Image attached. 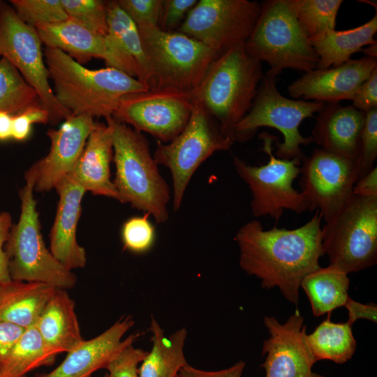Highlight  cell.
<instances>
[{"instance_id": "48", "label": "cell", "mask_w": 377, "mask_h": 377, "mask_svg": "<svg viewBox=\"0 0 377 377\" xmlns=\"http://www.w3.org/2000/svg\"><path fill=\"white\" fill-rule=\"evenodd\" d=\"M12 114L0 112V140L12 138Z\"/></svg>"}, {"instance_id": "29", "label": "cell", "mask_w": 377, "mask_h": 377, "mask_svg": "<svg viewBox=\"0 0 377 377\" xmlns=\"http://www.w3.org/2000/svg\"><path fill=\"white\" fill-rule=\"evenodd\" d=\"M348 274L329 265L304 276L300 288L306 293L314 316H320L343 306L348 295Z\"/></svg>"}, {"instance_id": "49", "label": "cell", "mask_w": 377, "mask_h": 377, "mask_svg": "<svg viewBox=\"0 0 377 377\" xmlns=\"http://www.w3.org/2000/svg\"><path fill=\"white\" fill-rule=\"evenodd\" d=\"M376 43L369 45V47L363 48L362 52H363L367 57H370L372 58L376 59L377 57V45Z\"/></svg>"}, {"instance_id": "38", "label": "cell", "mask_w": 377, "mask_h": 377, "mask_svg": "<svg viewBox=\"0 0 377 377\" xmlns=\"http://www.w3.org/2000/svg\"><path fill=\"white\" fill-rule=\"evenodd\" d=\"M138 28L158 27L163 0H117Z\"/></svg>"}, {"instance_id": "16", "label": "cell", "mask_w": 377, "mask_h": 377, "mask_svg": "<svg viewBox=\"0 0 377 377\" xmlns=\"http://www.w3.org/2000/svg\"><path fill=\"white\" fill-rule=\"evenodd\" d=\"M263 322L269 334L262 348L266 357L260 367L266 377H325L312 371L316 360L306 343V326L298 309L284 323L273 316H265Z\"/></svg>"}, {"instance_id": "51", "label": "cell", "mask_w": 377, "mask_h": 377, "mask_svg": "<svg viewBox=\"0 0 377 377\" xmlns=\"http://www.w3.org/2000/svg\"><path fill=\"white\" fill-rule=\"evenodd\" d=\"M24 377H27V376H24Z\"/></svg>"}, {"instance_id": "37", "label": "cell", "mask_w": 377, "mask_h": 377, "mask_svg": "<svg viewBox=\"0 0 377 377\" xmlns=\"http://www.w3.org/2000/svg\"><path fill=\"white\" fill-rule=\"evenodd\" d=\"M364 124L360 139L357 159L359 178L374 167L377 157V107L364 113Z\"/></svg>"}, {"instance_id": "35", "label": "cell", "mask_w": 377, "mask_h": 377, "mask_svg": "<svg viewBox=\"0 0 377 377\" xmlns=\"http://www.w3.org/2000/svg\"><path fill=\"white\" fill-rule=\"evenodd\" d=\"M68 18L93 31L107 36L108 1L103 0H61Z\"/></svg>"}, {"instance_id": "2", "label": "cell", "mask_w": 377, "mask_h": 377, "mask_svg": "<svg viewBox=\"0 0 377 377\" xmlns=\"http://www.w3.org/2000/svg\"><path fill=\"white\" fill-rule=\"evenodd\" d=\"M49 79L60 105L71 115L112 117L126 96L149 88L138 79L112 67L91 70L58 49H44Z\"/></svg>"}, {"instance_id": "1", "label": "cell", "mask_w": 377, "mask_h": 377, "mask_svg": "<svg viewBox=\"0 0 377 377\" xmlns=\"http://www.w3.org/2000/svg\"><path fill=\"white\" fill-rule=\"evenodd\" d=\"M322 219L317 211L304 225L291 230L274 226L267 230L258 220L246 222L235 237L240 267L259 279L262 288L276 287L297 305L302 279L320 267Z\"/></svg>"}, {"instance_id": "19", "label": "cell", "mask_w": 377, "mask_h": 377, "mask_svg": "<svg viewBox=\"0 0 377 377\" xmlns=\"http://www.w3.org/2000/svg\"><path fill=\"white\" fill-rule=\"evenodd\" d=\"M133 325L131 316L121 318L101 334L84 339L54 369L36 377H91L96 371L105 369L124 348L133 344L142 334L135 332L123 339Z\"/></svg>"}, {"instance_id": "21", "label": "cell", "mask_w": 377, "mask_h": 377, "mask_svg": "<svg viewBox=\"0 0 377 377\" xmlns=\"http://www.w3.org/2000/svg\"><path fill=\"white\" fill-rule=\"evenodd\" d=\"M46 47L60 50L83 65L93 58L103 59L107 67L124 73V65L107 36L91 31L68 18L36 28Z\"/></svg>"}, {"instance_id": "45", "label": "cell", "mask_w": 377, "mask_h": 377, "mask_svg": "<svg viewBox=\"0 0 377 377\" xmlns=\"http://www.w3.org/2000/svg\"><path fill=\"white\" fill-rule=\"evenodd\" d=\"M348 311V320L350 325L359 319H367L374 323L377 321V306L374 304H362L348 297L344 306Z\"/></svg>"}, {"instance_id": "14", "label": "cell", "mask_w": 377, "mask_h": 377, "mask_svg": "<svg viewBox=\"0 0 377 377\" xmlns=\"http://www.w3.org/2000/svg\"><path fill=\"white\" fill-rule=\"evenodd\" d=\"M195 101V90L148 89L124 96L112 117L167 143L183 131Z\"/></svg>"}, {"instance_id": "25", "label": "cell", "mask_w": 377, "mask_h": 377, "mask_svg": "<svg viewBox=\"0 0 377 377\" xmlns=\"http://www.w3.org/2000/svg\"><path fill=\"white\" fill-rule=\"evenodd\" d=\"M57 289L44 283L15 280L0 284V320L24 329L34 326Z\"/></svg>"}, {"instance_id": "15", "label": "cell", "mask_w": 377, "mask_h": 377, "mask_svg": "<svg viewBox=\"0 0 377 377\" xmlns=\"http://www.w3.org/2000/svg\"><path fill=\"white\" fill-rule=\"evenodd\" d=\"M300 175V193L307 211L317 209L325 223L350 199L359 178L356 161L320 148L304 156Z\"/></svg>"}, {"instance_id": "17", "label": "cell", "mask_w": 377, "mask_h": 377, "mask_svg": "<svg viewBox=\"0 0 377 377\" xmlns=\"http://www.w3.org/2000/svg\"><path fill=\"white\" fill-rule=\"evenodd\" d=\"M94 119L88 115H71L58 129L47 131L48 154L33 164L24 175L34 180V191H49L69 175L96 126Z\"/></svg>"}, {"instance_id": "52", "label": "cell", "mask_w": 377, "mask_h": 377, "mask_svg": "<svg viewBox=\"0 0 377 377\" xmlns=\"http://www.w3.org/2000/svg\"><path fill=\"white\" fill-rule=\"evenodd\" d=\"M1 2V1H0Z\"/></svg>"}, {"instance_id": "33", "label": "cell", "mask_w": 377, "mask_h": 377, "mask_svg": "<svg viewBox=\"0 0 377 377\" xmlns=\"http://www.w3.org/2000/svg\"><path fill=\"white\" fill-rule=\"evenodd\" d=\"M302 29L312 38L335 30L342 0H288Z\"/></svg>"}, {"instance_id": "3", "label": "cell", "mask_w": 377, "mask_h": 377, "mask_svg": "<svg viewBox=\"0 0 377 377\" xmlns=\"http://www.w3.org/2000/svg\"><path fill=\"white\" fill-rule=\"evenodd\" d=\"M263 77L262 63L248 53L243 43L216 57L195 90L196 99L232 145L235 126L249 111Z\"/></svg>"}, {"instance_id": "10", "label": "cell", "mask_w": 377, "mask_h": 377, "mask_svg": "<svg viewBox=\"0 0 377 377\" xmlns=\"http://www.w3.org/2000/svg\"><path fill=\"white\" fill-rule=\"evenodd\" d=\"M261 149L269 156L266 164L251 165L234 156L233 165L239 177L248 185L252 199L251 212L255 217L269 216L277 222L285 209L301 214L307 211L301 193L293 184L300 175L301 158L282 159L273 154L276 138L267 132L259 134Z\"/></svg>"}, {"instance_id": "40", "label": "cell", "mask_w": 377, "mask_h": 377, "mask_svg": "<svg viewBox=\"0 0 377 377\" xmlns=\"http://www.w3.org/2000/svg\"><path fill=\"white\" fill-rule=\"evenodd\" d=\"M50 121V114L42 104L32 106L13 116L12 138L24 140L31 133L32 124H46Z\"/></svg>"}, {"instance_id": "39", "label": "cell", "mask_w": 377, "mask_h": 377, "mask_svg": "<svg viewBox=\"0 0 377 377\" xmlns=\"http://www.w3.org/2000/svg\"><path fill=\"white\" fill-rule=\"evenodd\" d=\"M148 353L131 344L124 348L107 366L110 377H139L138 367Z\"/></svg>"}, {"instance_id": "9", "label": "cell", "mask_w": 377, "mask_h": 377, "mask_svg": "<svg viewBox=\"0 0 377 377\" xmlns=\"http://www.w3.org/2000/svg\"><path fill=\"white\" fill-rule=\"evenodd\" d=\"M322 247L330 265L347 274L377 263V196L353 194L322 227Z\"/></svg>"}, {"instance_id": "27", "label": "cell", "mask_w": 377, "mask_h": 377, "mask_svg": "<svg viewBox=\"0 0 377 377\" xmlns=\"http://www.w3.org/2000/svg\"><path fill=\"white\" fill-rule=\"evenodd\" d=\"M377 11L366 23L348 30L329 31L309 38L318 58L317 68L325 69L339 66L350 57L362 52L363 47L376 43Z\"/></svg>"}, {"instance_id": "42", "label": "cell", "mask_w": 377, "mask_h": 377, "mask_svg": "<svg viewBox=\"0 0 377 377\" xmlns=\"http://www.w3.org/2000/svg\"><path fill=\"white\" fill-rule=\"evenodd\" d=\"M350 101L355 108L364 113L377 107V68L361 84Z\"/></svg>"}, {"instance_id": "28", "label": "cell", "mask_w": 377, "mask_h": 377, "mask_svg": "<svg viewBox=\"0 0 377 377\" xmlns=\"http://www.w3.org/2000/svg\"><path fill=\"white\" fill-rule=\"evenodd\" d=\"M149 331L152 347L138 367L139 377H178L180 370L188 364L184 352L186 329L180 328L167 336L151 316Z\"/></svg>"}, {"instance_id": "7", "label": "cell", "mask_w": 377, "mask_h": 377, "mask_svg": "<svg viewBox=\"0 0 377 377\" xmlns=\"http://www.w3.org/2000/svg\"><path fill=\"white\" fill-rule=\"evenodd\" d=\"M138 29L150 74L149 89L196 90L216 55L179 31L157 26Z\"/></svg>"}, {"instance_id": "36", "label": "cell", "mask_w": 377, "mask_h": 377, "mask_svg": "<svg viewBox=\"0 0 377 377\" xmlns=\"http://www.w3.org/2000/svg\"><path fill=\"white\" fill-rule=\"evenodd\" d=\"M145 214L126 220L121 228V237L124 248L134 253H144L153 246L156 232L154 226Z\"/></svg>"}, {"instance_id": "4", "label": "cell", "mask_w": 377, "mask_h": 377, "mask_svg": "<svg viewBox=\"0 0 377 377\" xmlns=\"http://www.w3.org/2000/svg\"><path fill=\"white\" fill-rule=\"evenodd\" d=\"M112 130L114 185L118 201L152 216L156 222L168 221L170 188L159 172L144 135L112 117L105 119Z\"/></svg>"}, {"instance_id": "31", "label": "cell", "mask_w": 377, "mask_h": 377, "mask_svg": "<svg viewBox=\"0 0 377 377\" xmlns=\"http://www.w3.org/2000/svg\"><path fill=\"white\" fill-rule=\"evenodd\" d=\"M56 355L42 339L36 327L24 329L13 348L0 362V377H24L42 366L50 365Z\"/></svg>"}, {"instance_id": "11", "label": "cell", "mask_w": 377, "mask_h": 377, "mask_svg": "<svg viewBox=\"0 0 377 377\" xmlns=\"http://www.w3.org/2000/svg\"><path fill=\"white\" fill-rule=\"evenodd\" d=\"M232 144L221 135L219 125L205 107L195 101L183 131L167 143L158 142L153 157L172 175L173 209L180 208L186 189L198 167L214 152L228 150Z\"/></svg>"}, {"instance_id": "50", "label": "cell", "mask_w": 377, "mask_h": 377, "mask_svg": "<svg viewBox=\"0 0 377 377\" xmlns=\"http://www.w3.org/2000/svg\"><path fill=\"white\" fill-rule=\"evenodd\" d=\"M102 377H110V376H109L108 374L107 373V374H105L103 376H102Z\"/></svg>"}, {"instance_id": "43", "label": "cell", "mask_w": 377, "mask_h": 377, "mask_svg": "<svg viewBox=\"0 0 377 377\" xmlns=\"http://www.w3.org/2000/svg\"><path fill=\"white\" fill-rule=\"evenodd\" d=\"M245 366V362L239 361L228 368L207 371L193 367L188 363L180 370L178 377H242Z\"/></svg>"}, {"instance_id": "24", "label": "cell", "mask_w": 377, "mask_h": 377, "mask_svg": "<svg viewBox=\"0 0 377 377\" xmlns=\"http://www.w3.org/2000/svg\"><path fill=\"white\" fill-rule=\"evenodd\" d=\"M35 327L46 347L56 356L68 353L84 340L75 302L64 289H57L50 299Z\"/></svg>"}, {"instance_id": "26", "label": "cell", "mask_w": 377, "mask_h": 377, "mask_svg": "<svg viewBox=\"0 0 377 377\" xmlns=\"http://www.w3.org/2000/svg\"><path fill=\"white\" fill-rule=\"evenodd\" d=\"M107 36L121 59L126 73L149 89L150 74L137 26L117 0L108 1Z\"/></svg>"}, {"instance_id": "8", "label": "cell", "mask_w": 377, "mask_h": 377, "mask_svg": "<svg viewBox=\"0 0 377 377\" xmlns=\"http://www.w3.org/2000/svg\"><path fill=\"white\" fill-rule=\"evenodd\" d=\"M324 105L283 96L276 87V77L266 72L249 111L235 126V140L244 142L252 139L261 127L274 128L283 137L282 142L276 143L274 155L282 159H302L301 146L313 140L303 136L299 127L304 119L320 112Z\"/></svg>"}, {"instance_id": "47", "label": "cell", "mask_w": 377, "mask_h": 377, "mask_svg": "<svg viewBox=\"0 0 377 377\" xmlns=\"http://www.w3.org/2000/svg\"><path fill=\"white\" fill-rule=\"evenodd\" d=\"M353 194L360 196H377V167L358 179L353 188Z\"/></svg>"}, {"instance_id": "18", "label": "cell", "mask_w": 377, "mask_h": 377, "mask_svg": "<svg viewBox=\"0 0 377 377\" xmlns=\"http://www.w3.org/2000/svg\"><path fill=\"white\" fill-rule=\"evenodd\" d=\"M377 68V59L364 57L325 69L316 68L294 81L288 87L293 99L324 103L351 100L361 84Z\"/></svg>"}, {"instance_id": "12", "label": "cell", "mask_w": 377, "mask_h": 377, "mask_svg": "<svg viewBox=\"0 0 377 377\" xmlns=\"http://www.w3.org/2000/svg\"><path fill=\"white\" fill-rule=\"evenodd\" d=\"M41 45L36 29L24 23L13 8L0 2V56L36 91L51 121L66 120L71 114L57 101L50 84Z\"/></svg>"}, {"instance_id": "44", "label": "cell", "mask_w": 377, "mask_h": 377, "mask_svg": "<svg viewBox=\"0 0 377 377\" xmlns=\"http://www.w3.org/2000/svg\"><path fill=\"white\" fill-rule=\"evenodd\" d=\"M12 218L9 212L0 213V284L6 283L12 279L10 276L7 256L4 250L12 228Z\"/></svg>"}, {"instance_id": "13", "label": "cell", "mask_w": 377, "mask_h": 377, "mask_svg": "<svg viewBox=\"0 0 377 377\" xmlns=\"http://www.w3.org/2000/svg\"><path fill=\"white\" fill-rule=\"evenodd\" d=\"M260 3L249 0H200L177 31L216 55L245 43L258 20Z\"/></svg>"}, {"instance_id": "32", "label": "cell", "mask_w": 377, "mask_h": 377, "mask_svg": "<svg viewBox=\"0 0 377 377\" xmlns=\"http://www.w3.org/2000/svg\"><path fill=\"white\" fill-rule=\"evenodd\" d=\"M42 104L36 91L7 59L0 60V112L12 115Z\"/></svg>"}, {"instance_id": "20", "label": "cell", "mask_w": 377, "mask_h": 377, "mask_svg": "<svg viewBox=\"0 0 377 377\" xmlns=\"http://www.w3.org/2000/svg\"><path fill=\"white\" fill-rule=\"evenodd\" d=\"M54 188L59 202L50 234V251L67 269L82 268L87 263V253L78 244L76 232L86 191L69 176L59 182Z\"/></svg>"}, {"instance_id": "46", "label": "cell", "mask_w": 377, "mask_h": 377, "mask_svg": "<svg viewBox=\"0 0 377 377\" xmlns=\"http://www.w3.org/2000/svg\"><path fill=\"white\" fill-rule=\"evenodd\" d=\"M24 329L14 324L0 320V362L6 356Z\"/></svg>"}, {"instance_id": "41", "label": "cell", "mask_w": 377, "mask_h": 377, "mask_svg": "<svg viewBox=\"0 0 377 377\" xmlns=\"http://www.w3.org/2000/svg\"><path fill=\"white\" fill-rule=\"evenodd\" d=\"M197 0H163L158 27L177 31Z\"/></svg>"}, {"instance_id": "5", "label": "cell", "mask_w": 377, "mask_h": 377, "mask_svg": "<svg viewBox=\"0 0 377 377\" xmlns=\"http://www.w3.org/2000/svg\"><path fill=\"white\" fill-rule=\"evenodd\" d=\"M244 46L251 57L266 62L269 66L267 73L276 77L286 68L307 73L318 67V56L288 0L260 3L258 20Z\"/></svg>"}, {"instance_id": "34", "label": "cell", "mask_w": 377, "mask_h": 377, "mask_svg": "<svg viewBox=\"0 0 377 377\" xmlns=\"http://www.w3.org/2000/svg\"><path fill=\"white\" fill-rule=\"evenodd\" d=\"M10 2L17 16L35 29L68 19L61 0H11Z\"/></svg>"}, {"instance_id": "30", "label": "cell", "mask_w": 377, "mask_h": 377, "mask_svg": "<svg viewBox=\"0 0 377 377\" xmlns=\"http://www.w3.org/2000/svg\"><path fill=\"white\" fill-rule=\"evenodd\" d=\"M331 313L326 320L318 325L314 331L306 336V343L317 361L331 360L343 364L355 353L356 341L352 332V325L346 323H333Z\"/></svg>"}, {"instance_id": "6", "label": "cell", "mask_w": 377, "mask_h": 377, "mask_svg": "<svg viewBox=\"0 0 377 377\" xmlns=\"http://www.w3.org/2000/svg\"><path fill=\"white\" fill-rule=\"evenodd\" d=\"M26 184L20 189L21 212L12 226L4 250L12 280L44 283L59 289L73 288L75 274L62 265L47 249L41 232L34 182L24 177Z\"/></svg>"}, {"instance_id": "22", "label": "cell", "mask_w": 377, "mask_h": 377, "mask_svg": "<svg viewBox=\"0 0 377 377\" xmlns=\"http://www.w3.org/2000/svg\"><path fill=\"white\" fill-rule=\"evenodd\" d=\"M113 160L112 130L109 124L96 122L69 176L85 191L118 200L110 179Z\"/></svg>"}, {"instance_id": "23", "label": "cell", "mask_w": 377, "mask_h": 377, "mask_svg": "<svg viewBox=\"0 0 377 377\" xmlns=\"http://www.w3.org/2000/svg\"><path fill=\"white\" fill-rule=\"evenodd\" d=\"M311 138L320 149L357 161L365 114L353 105L325 103L318 113Z\"/></svg>"}]
</instances>
